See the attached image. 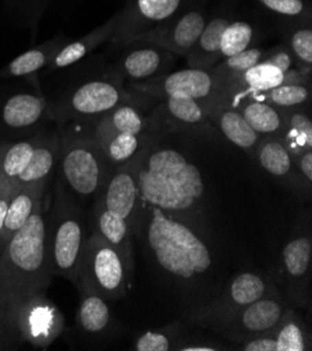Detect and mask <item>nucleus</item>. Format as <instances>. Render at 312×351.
Returning <instances> with one entry per match:
<instances>
[{"mask_svg":"<svg viewBox=\"0 0 312 351\" xmlns=\"http://www.w3.org/2000/svg\"><path fill=\"white\" fill-rule=\"evenodd\" d=\"M261 62L279 69L283 73H290L294 64V58L287 48H276L266 53Z\"/></svg>","mask_w":312,"mask_h":351,"instance_id":"58836bf2","label":"nucleus"},{"mask_svg":"<svg viewBox=\"0 0 312 351\" xmlns=\"http://www.w3.org/2000/svg\"><path fill=\"white\" fill-rule=\"evenodd\" d=\"M141 152L128 162L117 165L114 171H108L107 178L97 195L95 203L122 216L128 221L132 231H136L139 202H141L137 184V168L139 160H141Z\"/></svg>","mask_w":312,"mask_h":351,"instance_id":"9b49d317","label":"nucleus"},{"mask_svg":"<svg viewBox=\"0 0 312 351\" xmlns=\"http://www.w3.org/2000/svg\"><path fill=\"white\" fill-rule=\"evenodd\" d=\"M250 98V97H248ZM252 98L272 104L279 110H296L307 105L311 99V88L304 83H283L270 90L262 91Z\"/></svg>","mask_w":312,"mask_h":351,"instance_id":"c756f323","label":"nucleus"},{"mask_svg":"<svg viewBox=\"0 0 312 351\" xmlns=\"http://www.w3.org/2000/svg\"><path fill=\"white\" fill-rule=\"evenodd\" d=\"M137 184L143 203L174 217L192 216L203 207L202 173L174 149L142 150Z\"/></svg>","mask_w":312,"mask_h":351,"instance_id":"f257e3e1","label":"nucleus"},{"mask_svg":"<svg viewBox=\"0 0 312 351\" xmlns=\"http://www.w3.org/2000/svg\"><path fill=\"white\" fill-rule=\"evenodd\" d=\"M43 203L44 197L37 202L36 210L24 227L0 251V282L8 297L13 321L20 305L43 293L53 276L48 255Z\"/></svg>","mask_w":312,"mask_h":351,"instance_id":"f03ea898","label":"nucleus"},{"mask_svg":"<svg viewBox=\"0 0 312 351\" xmlns=\"http://www.w3.org/2000/svg\"><path fill=\"white\" fill-rule=\"evenodd\" d=\"M270 287L272 285L256 273H238L220 297L207 305H202L191 311L187 319L191 324L219 330L242 308L267 295L270 293Z\"/></svg>","mask_w":312,"mask_h":351,"instance_id":"0eeeda50","label":"nucleus"},{"mask_svg":"<svg viewBox=\"0 0 312 351\" xmlns=\"http://www.w3.org/2000/svg\"><path fill=\"white\" fill-rule=\"evenodd\" d=\"M47 0H20L16 8H19L25 16H28L34 23H37L41 9Z\"/></svg>","mask_w":312,"mask_h":351,"instance_id":"c03bdc74","label":"nucleus"},{"mask_svg":"<svg viewBox=\"0 0 312 351\" xmlns=\"http://www.w3.org/2000/svg\"><path fill=\"white\" fill-rule=\"evenodd\" d=\"M146 126V119L141 112L130 105L122 104L114 111L101 117L93 136L95 140H101L112 133H130L139 136Z\"/></svg>","mask_w":312,"mask_h":351,"instance_id":"c85d7f7f","label":"nucleus"},{"mask_svg":"<svg viewBox=\"0 0 312 351\" xmlns=\"http://www.w3.org/2000/svg\"><path fill=\"white\" fill-rule=\"evenodd\" d=\"M59 147H60V136L38 134L36 150H34V154L28 165L20 173V177L17 178L14 185L49 181L55 171V167L58 164Z\"/></svg>","mask_w":312,"mask_h":351,"instance_id":"b1692460","label":"nucleus"},{"mask_svg":"<svg viewBox=\"0 0 312 351\" xmlns=\"http://www.w3.org/2000/svg\"><path fill=\"white\" fill-rule=\"evenodd\" d=\"M152 45V44H150ZM168 51L152 45L130 49L119 62V72L130 82H149L161 77L169 60Z\"/></svg>","mask_w":312,"mask_h":351,"instance_id":"a211bd4d","label":"nucleus"},{"mask_svg":"<svg viewBox=\"0 0 312 351\" xmlns=\"http://www.w3.org/2000/svg\"><path fill=\"white\" fill-rule=\"evenodd\" d=\"M47 185L48 181L36 184H17L13 186L2 237H0V251L3 250L9 239L28 221L34 210H36L37 202L45 196Z\"/></svg>","mask_w":312,"mask_h":351,"instance_id":"f3484780","label":"nucleus"},{"mask_svg":"<svg viewBox=\"0 0 312 351\" xmlns=\"http://www.w3.org/2000/svg\"><path fill=\"white\" fill-rule=\"evenodd\" d=\"M277 351H305L309 350L308 336L302 321L297 313L289 311L282 324L274 332Z\"/></svg>","mask_w":312,"mask_h":351,"instance_id":"473e14b6","label":"nucleus"},{"mask_svg":"<svg viewBox=\"0 0 312 351\" xmlns=\"http://www.w3.org/2000/svg\"><path fill=\"white\" fill-rule=\"evenodd\" d=\"M0 308L5 309V311H8V312H9V315H10V318L13 319V317H12V311H10V305H9V301H8L6 293H5V290H3L2 282H0ZM13 322H14V321H13Z\"/></svg>","mask_w":312,"mask_h":351,"instance_id":"49530a36","label":"nucleus"},{"mask_svg":"<svg viewBox=\"0 0 312 351\" xmlns=\"http://www.w3.org/2000/svg\"><path fill=\"white\" fill-rule=\"evenodd\" d=\"M14 324L21 340L36 347H47L60 335L63 317L43 293H38L20 305Z\"/></svg>","mask_w":312,"mask_h":351,"instance_id":"f8f14e48","label":"nucleus"},{"mask_svg":"<svg viewBox=\"0 0 312 351\" xmlns=\"http://www.w3.org/2000/svg\"><path fill=\"white\" fill-rule=\"evenodd\" d=\"M204 27L206 16L197 10H193L182 16L176 24L134 35L129 43L143 41L185 58Z\"/></svg>","mask_w":312,"mask_h":351,"instance_id":"4468645a","label":"nucleus"},{"mask_svg":"<svg viewBox=\"0 0 312 351\" xmlns=\"http://www.w3.org/2000/svg\"><path fill=\"white\" fill-rule=\"evenodd\" d=\"M133 350L136 351H169L172 350L171 339L161 332H147L139 337L134 344Z\"/></svg>","mask_w":312,"mask_h":351,"instance_id":"e433bc0d","label":"nucleus"},{"mask_svg":"<svg viewBox=\"0 0 312 351\" xmlns=\"http://www.w3.org/2000/svg\"><path fill=\"white\" fill-rule=\"evenodd\" d=\"M14 339L21 340L19 330L9 312L0 308V348L10 347L14 343Z\"/></svg>","mask_w":312,"mask_h":351,"instance_id":"ea45409f","label":"nucleus"},{"mask_svg":"<svg viewBox=\"0 0 312 351\" xmlns=\"http://www.w3.org/2000/svg\"><path fill=\"white\" fill-rule=\"evenodd\" d=\"M276 332V330H274ZM274 332L252 337L242 343L241 350L245 351H277V344L274 339Z\"/></svg>","mask_w":312,"mask_h":351,"instance_id":"a19ab883","label":"nucleus"},{"mask_svg":"<svg viewBox=\"0 0 312 351\" xmlns=\"http://www.w3.org/2000/svg\"><path fill=\"white\" fill-rule=\"evenodd\" d=\"M206 114L237 147L247 153H252L259 145V134L248 125L237 108L212 105L206 110Z\"/></svg>","mask_w":312,"mask_h":351,"instance_id":"6ab92c4d","label":"nucleus"},{"mask_svg":"<svg viewBox=\"0 0 312 351\" xmlns=\"http://www.w3.org/2000/svg\"><path fill=\"white\" fill-rule=\"evenodd\" d=\"M94 219H95V230L101 234V237L111 243L121 254L125 255L129 261H132V228L128 221L111 212V210L95 204L94 207ZM133 262V261H132Z\"/></svg>","mask_w":312,"mask_h":351,"instance_id":"cd10ccee","label":"nucleus"},{"mask_svg":"<svg viewBox=\"0 0 312 351\" xmlns=\"http://www.w3.org/2000/svg\"><path fill=\"white\" fill-rule=\"evenodd\" d=\"M67 38L64 35H56L52 40L45 44H41L36 48H32L20 56L14 58L8 66L0 70V77H37V73L51 63L53 56L60 51L62 47L67 44Z\"/></svg>","mask_w":312,"mask_h":351,"instance_id":"aec40b11","label":"nucleus"},{"mask_svg":"<svg viewBox=\"0 0 312 351\" xmlns=\"http://www.w3.org/2000/svg\"><path fill=\"white\" fill-rule=\"evenodd\" d=\"M286 146L296 157L297 154L312 150V125L309 115L300 110H285Z\"/></svg>","mask_w":312,"mask_h":351,"instance_id":"7c9ffc66","label":"nucleus"},{"mask_svg":"<svg viewBox=\"0 0 312 351\" xmlns=\"http://www.w3.org/2000/svg\"><path fill=\"white\" fill-rule=\"evenodd\" d=\"M58 161L62 182L79 199L97 197L110 164L94 136H60Z\"/></svg>","mask_w":312,"mask_h":351,"instance_id":"39448f33","label":"nucleus"},{"mask_svg":"<svg viewBox=\"0 0 312 351\" xmlns=\"http://www.w3.org/2000/svg\"><path fill=\"white\" fill-rule=\"evenodd\" d=\"M126 101L122 87L111 80H90L66 98L48 104V118L59 122L104 117Z\"/></svg>","mask_w":312,"mask_h":351,"instance_id":"6e6552de","label":"nucleus"},{"mask_svg":"<svg viewBox=\"0 0 312 351\" xmlns=\"http://www.w3.org/2000/svg\"><path fill=\"white\" fill-rule=\"evenodd\" d=\"M294 158V162L297 164V169L301 177V184L305 182L309 189L312 182V150H305L297 154Z\"/></svg>","mask_w":312,"mask_h":351,"instance_id":"79ce46f5","label":"nucleus"},{"mask_svg":"<svg viewBox=\"0 0 312 351\" xmlns=\"http://www.w3.org/2000/svg\"><path fill=\"white\" fill-rule=\"evenodd\" d=\"M158 114L167 125L177 129L206 130L209 128V117H207L204 107L192 98H164Z\"/></svg>","mask_w":312,"mask_h":351,"instance_id":"5701e85b","label":"nucleus"},{"mask_svg":"<svg viewBox=\"0 0 312 351\" xmlns=\"http://www.w3.org/2000/svg\"><path fill=\"white\" fill-rule=\"evenodd\" d=\"M230 23L226 17H216L211 23H206L199 38L185 56L189 67L211 70L221 60V37Z\"/></svg>","mask_w":312,"mask_h":351,"instance_id":"4be33fe9","label":"nucleus"},{"mask_svg":"<svg viewBox=\"0 0 312 351\" xmlns=\"http://www.w3.org/2000/svg\"><path fill=\"white\" fill-rule=\"evenodd\" d=\"M97 142L101 145L104 154L111 165L125 164L141 152L139 136L130 133H112Z\"/></svg>","mask_w":312,"mask_h":351,"instance_id":"72a5a7b5","label":"nucleus"},{"mask_svg":"<svg viewBox=\"0 0 312 351\" xmlns=\"http://www.w3.org/2000/svg\"><path fill=\"white\" fill-rule=\"evenodd\" d=\"M312 241L309 235L291 238L282 252V273L294 301L304 306L309 302Z\"/></svg>","mask_w":312,"mask_h":351,"instance_id":"2eb2a0df","label":"nucleus"},{"mask_svg":"<svg viewBox=\"0 0 312 351\" xmlns=\"http://www.w3.org/2000/svg\"><path fill=\"white\" fill-rule=\"evenodd\" d=\"M12 191H13V185L0 178V237H2Z\"/></svg>","mask_w":312,"mask_h":351,"instance_id":"37998d69","label":"nucleus"},{"mask_svg":"<svg viewBox=\"0 0 312 351\" xmlns=\"http://www.w3.org/2000/svg\"><path fill=\"white\" fill-rule=\"evenodd\" d=\"M132 270L133 262L94 230L86 242L77 285L90 287L106 300H118L128 293Z\"/></svg>","mask_w":312,"mask_h":351,"instance_id":"423d86ee","label":"nucleus"},{"mask_svg":"<svg viewBox=\"0 0 312 351\" xmlns=\"http://www.w3.org/2000/svg\"><path fill=\"white\" fill-rule=\"evenodd\" d=\"M182 0H134L132 10L119 14L112 38L118 44H129L134 35L157 28L174 16Z\"/></svg>","mask_w":312,"mask_h":351,"instance_id":"ddd939ff","label":"nucleus"},{"mask_svg":"<svg viewBox=\"0 0 312 351\" xmlns=\"http://www.w3.org/2000/svg\"><path fill=\"white\" fill-rule=\"evenodd\" d=\"M290 308L273 290L267 295L242 308L219 330L231 340L245 341L272 333L285 319Z\"/></svg>","mask_w":312,"mask_h":351,"instance_id":"1a4fd4ad","label":"nucleus"},{"mask_svg":"<svg viewBox=\"0 0 312 351\" xmlns=\"http://www.w3.org/2000/svg\"><path fill=\"white\" fill-rule=\"evenodd\" d=\"M47 224V245L52 274L79 283L83 254L88 235L80 207L67 195L59 180L55 188L52 208Z\"/></svg>","mask_w":312,"mask_h":351,"instance_id":"20e7f679","label":"nucleus"},{"mask_svg":"<svg viewBox=\"0 0 312 351\" xmlns=\"http://www.w3.org/2000/svg\"><path fill=\"white\" fill-rule=\"evenodd\" d=\"M178 350H181V351H216L220 348L213 347V346H206V344H191V346H184Z\"/></svg>","mask_w":312,"mask_h":351,"instance_id":"a18cd8bd","label":"nucleus"},{"mask_svg":"<svg viewBox=\"0 0 312 351\" xmlns=\"http://www.w3.org/2000/svg\"><path fill=\"white\" fill-rule=\"evenodd\" d=\"M146 242L156 263L168 276L193 280L212 267V254L206 242L185 221L152 207L146 223Z\"/></svg>","mask_w":312,"mask_h":351,"instance_id":"7ed1b4c3","label":"nucleus"},{"mask_svg":"<svg viewBox=\"0 0 312 351\" xmlns=\"http://www.w3.org/2000/svg\"><path fill=\"white\" fill-rule=\"evenodd\" d=\"M265 55L266 53L259 48H248L238 55L220 60L211 69L217 80V90L242 73H245L252 66L258 64Z\"/></svg>","mask_w":312,"mask_h":351,"instance_id":"2f4dec72","label":"nucleus"},{"mask_svg":"<svg viewBox=\"0 0 312 351\" xmlns=\"http://www.w3.org/2000/svg\"><path fill=\"white\" fill-rule=\"evenodd\" d=\"M134 90L163 98H192L200 102L206 110L216 98L217 80L212 70L189 67L154 80L139 83L134 86Z\"/></svg>","mask_w":312,"mask_h":351,"instance_id":"9d476101","label":"nucleus"},{"mask_svg":"<svg viewBox=\"0 0 312 351\" xmlns=\"http://www.w3.org/2000/svg\"><path fill=\"white\" fill-rule=\"evenodd\" d=\"M77 286L82 295L77 309V325L88 335L106 332L111 322V311L107 300L84 285Z\"/></svg>","mask_w":312,"mask_h":351,"instance_id":"bb28decb","label":"nucleus"},{"mask_svg":"<svg viewBox=\"0 0 312 351\" xmlns=\"http://www.w3.org/2000/svg\"><path fill=\"white\" fill-rule=\"evenodd\" d=\"M259 3L272 12L290 17L302 14L305 9L304 0H259Z\"/></svg>","mask_w":312,"mask_h":351,"instance_id":"4c0bfd02","label":"nucleus"},{"mask_svg":"<svg viewBox=\"0 0 312 351\" xmlns=\"http://www.w3.org/2000/svg\"><path fill=\"white\" fill-rule=\"evenodd\" d=\"M256 158L261 167L274 178L301 184L296 173L294 156L287 146L277 138H266L256 147Z\"/></svg>","mask_w":312,"mask_h":351,"instance_id":"a878e982","label":"nucleus"},{"mask_svg":"<svg viewBox=\"0 0 312 351\" xmlns=\"http://www.w3.org/2000/svg\"><path fill=\"white\" fill-rule=\"evenodd\" d=\"M237 110L258 134H280L285 130V112L266 101L250 97L239 101Z\"/></svg>","mask_w":312,"mask_h":351,"instance_id":"393cba45","label":"nucleus"},{"mask_svg":"<svg viewBox=\"0 0 312 351\" xmlns=\"http://www.w3.org/2000/svg\"><path fill=\"white\" fill-rule=\"evenodd\" d=\"M48 101L41 93H17L0 107V125L12 132H25L48 118Z\"/></svg>","mask_w":312,"mask_h":351,"instance_id":"dca6fc26","label":"nucleus"},{"mask_svg":"<svg viewBox=\"0 0 312 351\" xmlns=\"http://www.w3.org/2000/svg\"><path fill=\"white\" fill-rule=\"evenodd\" d=\"M293 58L300 63L305 72L312 66V29L311 27L296 29L289 37V48Z\"/></svg>","mask_w":312,"mask_h":351,"instance_id":"c9c22d12","label":"nucleus"},{"mask_svg":"<svg viewBox=\"0 0 312 351\" xmlns=\"http://www.w3.org/2000/svg\"><path fill=\"white\" fill-rule=\"evenodd\" d=\"M118 21H119V14L111 19L110 21H107L106 24L95 28L93 32L84 35L83 38L73 43H67L64 47L60 48V51L53 56L51 63L47 66V72H53V70L64 69L84 59L99 45L112 38Z\"/></svg>","mask_w":312,"mask_h":351,"instance_id":"412c9836","label":"nucleus"},{"mask_svg":"<svg viewBox=\"0 0 312 351\" xmlns=\"http://www.w3.org/2000/svg\"><path fill=\"white\" fill-rule=\"evenodd\" d=\"M254 40V28L244 21H234L227 25L221 37L220 53L221 60L244 52L251 47Z\"/></svg>","mask_w":312,"mask_h":351,"instance_id":"f704fd0d","label":"nucleus"}]
</instances>
